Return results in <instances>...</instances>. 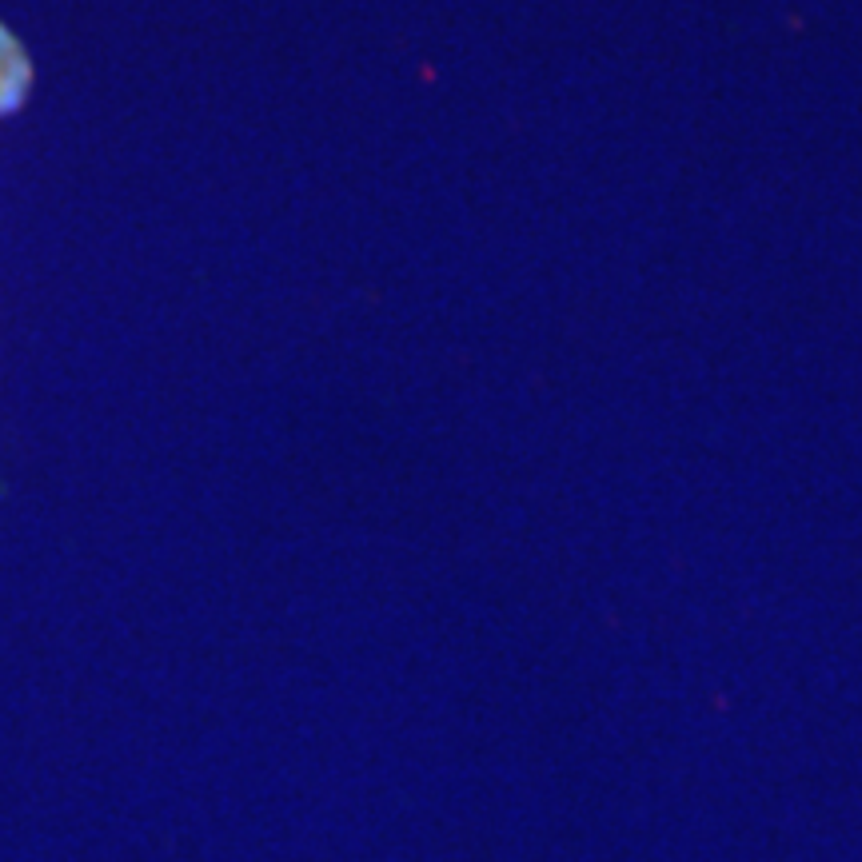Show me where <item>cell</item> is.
Listing matches in <instances>:
<instances>
[{"label": "cell", "instance_id": "1", "mask_svg": "<svg viewBox=\"0 0 862 862\" xmlns=\"http://www.w3.org/2000/svg\"><path fill=\"white\" fill-rule=\"evenodd\" d=\"M24 80H28V64L20 56V44L0 28V112L16 104V96L24 92Z\"/></svg>", "mask_w": 862, "mask_h": 862}]
</instances>
